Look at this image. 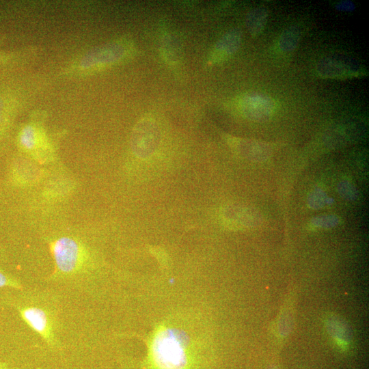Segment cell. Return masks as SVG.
<instances>
[{"mask_svg": "<svg viewBox=\"0 0 369 369\" xmlns=\"http://www.w3.org/2000/svg\"><path fill=\"white\" fill-rule=\"evenodd\" d=\"M220 217L226 226L234 230L254 227L260 222V216L257 212L250 208L235 204L223 207Z\"/></svg>", "mask_w": 369, "mask_h": 369, "instance_id": "7", "label": "cell"}, {"mask_svg": "<svg viewBox=\"0 0 369 369\" xmlns=\"http://www.w3.org/2000/svg\"><path fill=\"white\" fill-rule=\"evenodd\" d=\"M150 359L155 369H189L184 339L174 329L160 331L153 340Z\"/></svg>", "mask_w": 369, "mask_h": 369, "instance_id": "1", "label": "cell"}, {"mask_svg": "<svg viewBox=\"0 0 369 369\" xmlns=\"http://www.w3.org/2000/svg\"><path fill=\"white\" fill-rule=\"evenodd\" d=\"M38 136L36 129L32 126L25 127L20 135V141L22 146L28 150L33 149L37 143Z\"/></svg>", "mask_w": 369, "mask_h": 369, "instance_id": "14", "label": "cell"}, {"mask_svg": "<svg viewBox=\"0 0 369 369\" xmlns=\"http://www.w3.org/2000/svg\"><path fill=\"white\" fill-rule=\"evenodd\" d=\"M301 37L298 27L292 26L286 29L281 34L279 46L284 52H291L297 46Z\"/></svg>", "mask_w": 369, "mask_h": 369, "instance_id": "12", "label": "cell"}, {"mask_svg": "<svg viewBox=\"0 0 369 369\" xmlns=\"http://www.w3.org/2000/svg\"><path fill=\"white\" fill-rule=\"evenodd\" d=\"M0 369H8V368L5 364L0 362Z\"/></svg>", "mask_w": 369, "mask_h": 369, "instance_id": "20", "label": "cell"}, {"mask_svg": "<svg viewBox=\"0 0 369 369\" xmlns=\"http://www.w3.org/2000/svg\"><path fill=\"white\" fill-rule=\"evenodd\" d=\"M163 53L169 62H176L180 57V44L178 40L172 36H166L162 43Z\"/></svg>", "mask_w": 369, "mask_h": 369, "instance_id": "13", "label": "cell"}, {"mask_svg": "<svg viewBox=\"0 0 369 369\" xmlns=\"http://www.w3.org/2000/svg\"><path fill=\"white\" fill-rule=\"evenodd\" d=\"M338 219L333 216L323 217L321 219H316L317 223H314L316 226L319 225L322 227L333 226L338 223Z\"/></svg>", "mask_w": 369, "mask_h": 369, "instance_id": "18", "label": "cell"}, {"mask_svg": "<svg viewBox=\"0 0 369 369\" xmlns=\"http://www.w3.org/2000/svg\"><path fill=\"white\" fill-rule=\"evenodd\" d=\"M268 19V10L264 7H257L250 10L245 18L246 27L252 36L261 33Z\"/></svg>", "mask_w": 369, "mask_h": 369, "instance_id": "11", "label": "cell"}, {"mask_svg": "<svg viewBox=\"0 0 369 369\" xmlns=\"http://www.w3.org/2000/svg\"><path fill=\"white\" fill-rule=\"evenodd\" d=\"M4 286L15 288H20L21 287L20 282L17 279L0 270V288Z\"/></svg>", "mask_w": 369, "mask_h": 369, "instance_id": "16", "label": "cell"}, {"mask_svg": "<svg viewBox=\"0 0 369 369\" xmlns=\"http://www.w3.org/2000/svg\"><path fill=\"white\" fill-rule=\"evenodd\" d=\"M240 107L247 118L255 122H263L272 115L275 102L270 96L255 92L245 95L241 99Z\"/></svg>", "mask_w": 369, "mask_h": 369, "instance_id": "5", "label": "cell"}, {"mask_svg": "<svg viewBox=\"0 0 369 369\" xmlns=\"http://www.w3.org/2000/svg\"><path fill=\"white\" fill-rule=\"evenodd\" d=\"M124 49L120 44H110L87 54L82 61L84 66L108 64L117 61L123 56Z\"/></svg>", "mask_w": 369, "mask_h": 369, "instance_id": "10", "label": "cell"}, {"mask_svg": "<svg viewBox=\"0 0 369 369\" xmlns=\"http://www.w3.org/2000/svg\"><path fill=\"white\" fill-rule=\"evenodd\" d=\"M317 200L315 202L311 203V205L315 208H320L323 206L326 203L328 202V198L326 197V195L322 191H316L313 195L311 200Z\"/></svg>", "mask_w": 369, "mask_h": 369, "instance_id": "17", "label": "cell"}, {"mask_svg": "<svg viewBox=\"0 0 369 369\" xmlns=\"http://www.w3.org/2000/svg\"><path fill=\"white\" fill-rule=\"evenodd\" d=\"M359 66L350 59L334 56L321 59L316 66L318 74L323 78L341 79L359 74Z\"/></svg>", "mask_w": 369, "mask_h": 369, "instance_id": "6", "label": "cell"}, {"mask_svg": "<svg viewBox=\"0 0 369 369\" xmlns=\"http://www.w3.org/2000/svg\"><path fill=\"white\" fill-rule=\"evenodd\" d=\"M241 33L238 29L227 31L215 45L211 53L210 62H220L235 53L241 46Z\"/></svg>", "mask_w": 369, "mask_h": 369, "instance_id": "9", "label": "cell"}, {"mask_svg": "<svg viewBox=\"0 0 369 369\" xmlns=\"http://www.w3.org/2000/svg\"><path fill=\"white\" fill-rule=\"evenodd\" d=\"M230 141L238 154L250 160L262 161L271 154V147L263 141L237 138L231 139Z\"/></svg>", "mask_w": 369, "mask_h": 369, "instance_id": "8", "label": "cell"}, {"mask_svg": "<svg viewBox=\"0 0 369 369\" xmlns=\"http://www.w3.org/2000/svg\"><path fill=\"white\" fill-rule=\"evenodd\" d=\"M18 310L23 320L49 345H56L55 318L49 309L41 305H18Z\"/></svg>", "mask_w": 369, "mask_h": 369, "instance_id": "4", "label": "cell"}, {"mask_svg": "<svg viewBox=\"0 0 369 369\" xmlns=\"http://www.w3.org/2000/svg\"><path fill=\"white\" fill-rule=\"evenodd\" d=\"M160 141V128L154 119L143 118L133 129L131 146L133 153L139 158L147 159L152 156Z\"/></svg>", "mask_w": 369, "mask_h": 369, "instance_id": "3", "label": "cell"}, {"mask_svg": "<svg viewBox=\"0 0 369 369\" xmlns=\"http://www.w3.org/2000/svg\"><path fill=\"white\" fill-rule=\"evenodd\" d=\"M343 325L340 323H337L333 320L331 324H329V327L331 329L330 331L332 332V336L335 338L337 343L342 348H345L348 343V338L345 333V329L342 327Z\"/></svg>", "mask_w": 369, "mask_h": 369, "instance_id": "15", "label": "cell"}, {"mask_svg": "<svg viewBox=\"0 0 369 369\" xmlns=\"http://www.w3.org/2000/svg\"><path fill=\"white\" fill-rule=\"evenodd\" d=\"M355 6L353 2L350 1H342L336 5V9L342 12H351L355 10Z\"/></svg>", "mask_w": 369, "mask_h": 369, "instance_id": "19", "label": "cell"}, {"mask_svg": "<svg viewBox=\"0 0 369 369\" xmlns=\"http://www.w3.org/2000/svg\"><path fill=\"white\" fill-rule=\"evenodd\" d=\"M51 250L57 271L63 275L80 271L86 263V250L72 238H58L51 245Z\"/></svg>", "mask_w": 369, "mask_h": 369, "instance_id": "2", "label": "cell"}]
</instances>
